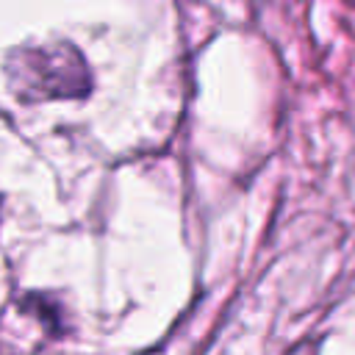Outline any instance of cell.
<instances>
[{
    "label": "cell",
    "mask_w": 355,
    "mask_h": 355,
    "mask_svg": "<svg viewBox=\"0 0 355 355\" xmlns=\"http://www.w3.org/2000/svg\"><path fill=\"white\" fill-rule=\"evenodd\" d=\"M347 3H355V0H347Z\"/></svg>",
    "instance_id": "7a4b0ae2"
},
{
    "label": "cell",
    "mask_w": 355,
    "mask_h": 355,
    "mask_svg": "<svg viewBox=\"0 0 355 355\" xmlns=\"http://www.w3.org/2000/svg\"><path fill=\"white\" fill-rule=\"evenodd\" d=\"M11 92L25 103L86 97L92 92V75L78 47L69 42L19 47L6 61Z\"/></svg>",
    "instance_id": "6da1fadb"
}]
</instances>
